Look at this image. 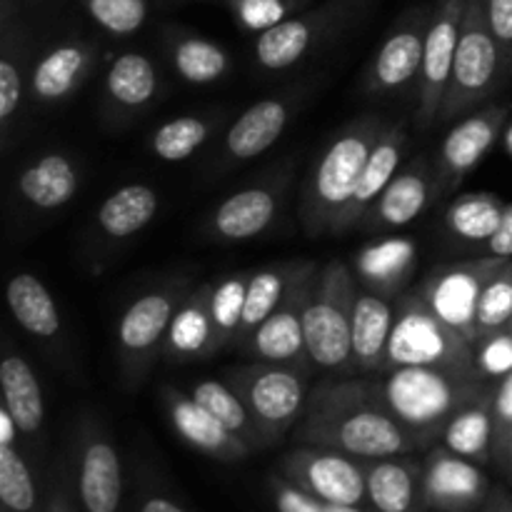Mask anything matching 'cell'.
<instances>
[{"instance_id":"cell-47","label":"cell","mask_w":512,"mask_h":512,"mask_svg":"<svg viewBox=\"0 0 512 512\" xmlns=\"http://www.w3.org/2000/svg\"><path fill=\"white\" fill-rule=\"evenodd\" d=\"M490 405H493L495 425L493 455L503 458L505 448H508L512 438V373L493 385V390H490Z\"/></svg>"},{"instance_id":"cell-3","label":"cell","mask_w":512,"mask_h":512,"mask_svg":"<svg viewBox=\"0 0 512 512\" xmlns=\"http://www.w3.org/2000/svg\"><path fill=\"white\" fill-rule=\"evenodd\" d=\"M390 120L380 113H365L350 120L320 150L300 195V225L308 235H333L340 215L355 195L373 145Z\"/></svg>"},{"instance_id":"cell-38","label":"cell","mask_w":512,"mask_h":512,"mask_svg":"<svg viewBox=\"0 0 512 512\" xmlns=\"http://www.w3.org/2000/svg\"><path fill=\"white\" fill-rule=\"evenodd\" d=\"M225 120V113H188L180 118L168 120L160 128L153 130L150 135V150L155 158L165 160V163H180L188 160L195 150L203 148L220 128Z\"/></svg>"},{"instance_id":"cell-4","label":"cell","mask_w":512,"mask_h":512,"mask_svg":"<svg viewBox=\"0 0 512 512\" xmlns=\"http://www.w3.org/2000/svg\"><path fill=\"white\" fill-rule=\"evenodd\" d=\"M510 75L512 60L490 30L485 3L468 0L458 53H455L453 73H450L438 123L460 120L463 115L488 105V100L508 83Z\"/></svg>"},{"instance_id":"cell-25","label":"cell","mask_w":512,"mask_h":512,"mask_svg":"<svg viewBox=\"0 0 512 512\" xmlns=\"http://www.w3.org/2000/svg\"><path fill=\"white\" fill-rule=\"evenodd\" d=\"M418 268V243L410 238H380L353 255V273L363 288L398 300Z\"/></svg>"},{"instance_id":"cell-29","label":"cell","mask_w":512,"mask_h":512,"mask_svg":"<svg viewBox=\"0 0 512 512\" xmlns=\"http://www.w3.org/2000/svg\"><path fill=\"white\" fill-rule=\"evenodd\" d=\"M210 293H213V283L200 285L190 290V295L178 308L163 350L168 363H195V360L213 358L218 353L213 315H210Z\"/></svg>"},{"instance_id":"cell-20","label":"cell","mask_w":512,"mask_h":512,"mask_svg":"<svg viewBox=\"0 0 512 512\" xmlns=\"http://www.w3.org/2000/svg\"><path fill=\"white\" fill-rule=\"evenodd\" d=\"M160 398H163V405L168 410V418L173 423L175 433L185 443L193 445L195 450H200V453L225 460V463H233V460H240L253 453V448L245 440L230 433L190 393H183V390L173 388V385H163L160 388Z\"/></svg>"},{"instance_id":"cell-27","label":"cell","mask_w":512,"mask_h":512,"mask_svg":"<svg viewBox=\"0 0 512 512\" xmlns=\"http://www.w3.org/2000/svg\"><path fill=\"white\" fill-rule=\"evenodd\" d=\"M393 320L395 300L383 298L358 283V293L353 300V328H350L355 375L373 378V375L383 373Z\"/></svg>"},{"instance_id":"cell-22","label":"cell","mask_w":512,"mask_h":512,"mask_svg":"<svg viewBox=\"0 0 512 512\" xmlns=\"http://www.w3.org/2000/svg\"><path fill=\"white\" fill-rule=\"evenodd\" d=\"M95 60L98 48L90 40H63L45 50L30 70V103L58 105L68 100L88 80Z\"/></svg>"},{"instance_id":"cell-55","label":"cell","mask_w":512,"mask_h":512,"mask_svg":"<svg viewBox=\"0 0 512 512\" xmlns=\"http://www.w3.org/2000/svg\"><path fill=\"white\" fill-rule=\"evenodd\" d=\"M28 3H38V0H28Z\"/></svg>"},{"instance_id":"cell-5","label":"cell","mask_w":512,"mask_h":512,"mask_svg":"<svg viewBox=\"0 0 512 512\" xmlns=\"http://www.w3.org/2000/svg\"><path fill=\"white\" fill-rule=\"evenodd\" d=\"M358 293V278L340 260H330L320 268L305 308V340L315 373L335 378L353 375V300Z\"/></svg>"},{"instance_id":"cell-6","label":"cell","mask_w":512,"mask_h":512,"mask_svg":"<svg viewBox=\"0 0 512 512\" xmlns=\"http://www.w3.org/2000/svg\"><path fill=\"white\" fill-rule=\"evenodd\" d=\"M370 0H328L255 35L253 65L260 73H288L348 33Z\"/></svg>"},{"instance_id":"cell-45","label":"cell","mask_w":512,"mask_h":512,"mask_svg":"<svg viewBox=\"0 0 512 512\" xmlns=\"http://www.w3.org/2000/svg\"><path fill=\"white\" fill-rule=\"evenodd\" d=\"M473 370L480 380L495 385L512 373V330L480 335L473 343Z\"/></svg>"},{"instance_id":"cell-14","label":"cell","mask_w":512,"mask_h":512,"mask_svg":"<svg viewBox=\"0 0 512 512\" xmlns=\"http://www.w3.org/2000/svg\"><path fill=\"white\" fill-rule=\"evenodd\" d=\"M283 478L325 503L360 505L368 500V473L365 460L340 450L305 445L283 460Z\"/></svg>"},{"instance_id":"cell-10","label":"cell","mask_w":512,"mask_h":512,"mask_svg":"<svg viewBox=\"0 0 512 512\" xmlns=\"http://www.w3.org/2000/svg\"><path fill=\"white\" fill-rule=\"evenodd\" d=\"M430 10L433 5H415L390 25L365 70V90L370 98H405L410 90L418 93Z\"/></svg>"},{"instance_id":"cell-44","label":"cell","mask_w":512,"mask_h":512,"mask_svg":"<svg viewBox=\"0 0 512 512\" xmlns=\"http://www.w3.org/2000/svg\"><path fill=\"white\" fill-rule=\"evenodd\" d=\"M90 18L110 35H133L150 15L148 0H80Z\"/></svg>"},{"instance_id":"cell-13","label":"cell","mask_w":512,"mask_h":512,"mask_svg":"<svg viewBox=\"0 0 512 512\" xmlns=\"http://www.w3.org/2000/svg\"><path fill=\"white\" fill-rule=\"evenodd\" d=\"M320 265L315 263L298 283L290 288L283 303L260 323V328L240 345V353L250 360L275 365H295V368L313 370L305 340V308H308L310 293H313L315 278Z\"/></svg>"},{"instance_id":"cell-1","label":"cell","mask_w":512,"mask_h":512,"mask_svg":"<svg viewBox=\"0 0 512 512\" xmlns=\"http://www.w3.org/2000/svg\"><path fill=\"white\" fill-rule=\"evenodd\" d=\"M305 445L340 450L358 460H380L418 450V440L390 415L370 378L328 375L310 388L298 428Z\"/></svg>"},{"instance_id":"cell-17","label":"cell","mask_w":512,"mask_h":512,"mask_svg":"<svg viewBox=\"0 0 512 512\" xmlns=\"http://www.w3.org/2000/svg\"><path fill=\"white\" fill-rule=\"evenodd\" d=\"M288 185L290 165H283L270 178L235 190L210 213L205 233L220 243H243V240L260 238L278 220Z\"/></svg>"},{"instance_id":"cell-52","label":"cell","mask_w":512,"mask_h":512,"mask_svg":"<svg viewBox=\"0 0 512 512\" xmlns=\"http://www.w3.org/2000/svg\"><path fill=\"white\" fill-rule=\"evenodd\" d=\"M488 512H512L508 508V500L503 498V493H495L488 503Z\"/></svg>"},{"instance_id":"cell-48","label":"cell","mask_w":512,"mask_h":512,"mask_svg":"<svg viewBox=\"0 0 512 512\" xmlns=\"http://www.w3.org/2000/svg\"><path fill=\"white\" fill-rule=\"evenodd\" d=\"M483 3L485 18H488L495 40L503 45V50L512 60V0H483Z\"/></svg>"},{"instance_id":"cell-46","label":"cell","mask_w":512,"mask_h":512,"mask_svg":"<svg viewBox=\"0 0 512 512\" xmlns=\"http://www.w3.org/2000/svg\"><path fill=\"white\" fill-rule=\"evenodd\" d=\"M273 498L278 512H365L358 505H338V503H325V500L313 498L310 493L300 490L283 475L273 480Z\"/></svg>"},{"instance_id":"cell-21","label":"cell","mask_w":512,"mask_h":512,"mask_svg":"<svg viewBox=\"0 0 512 512\" xmlns=\"http://www.w3.org/2000/svg\"><path fill=\"white\" fill-rule=\"evenodd\" d=\"M425 505L445 512L473 510L488 498V478L480 473L478 463L435 448L423 468Z\"/></svg>"},{"instance_id":"cell-23","label":"cell","mask_w":512,"mask_h":512,"mask_svg":"<svg viewBox=\"0 0 512 512\" xmlns=\"http://www.w3.org/2000/svg\"><path fill=\"white\" fill-rule=\"evenodd\" d=\"M105 113L113 125L133 123L158 100L160 75L143 53H120L108 65L103 83Z\"/></svg>"},{"instance_id":"cell-12","label":"cell","mask_w":512,"mask_h":512,"mask_svg":"<svg viewBox=\"0 0 512 512\" xmlns=\"http://www.w3.org/2000/svg\"><path fill=\"white\" fill-rule=\"evenodd\" d=\"M505 263L508 260L483 255V258L465 260V263L445 265V268L433 270L415 290L443 323H448L465 340L475 343V338H478L475 313H478L480 295H483L488 280Z\"/></svg>"},{"instance_id":"cell-26","label":"cell","mask_w":512,"mask_h":512,"mask_svg":"<svg viewBox=\"0 0 512 512\" xmlns=\"http://www.w3.org/2000/svg\"><path fill=\"white\" fill-rule=\"evenodd\" d=\"M0 138L8 148L13 138L15 120L30 90L28 68V38L20 23L13 20V0H3V18H0Z\"/></svg>"},{"instance_id":"cell-34","label":"cell","mask_w":512,"mask_h":512,"mask_svg":"<svg viewBox=\"0 0 512 512\" xmlns=\"http://www.w3.org/2000/svg\"><path fill=\"white\" fill-rule=\"evenodd\" d=\"M490 390L480 398L465 403L443 430V448L460 455V458L473 460V463H485L493 455L495 425Z\"/></svg>"},{"instance_id":"cell-50","label":"cell","mask_w":512,"mask_h":512,"mask_svg":"<svg viewBox=\"0 0 512 512\" xmlns=\"http://www.w3.org/2000/svg\"><path fill=\"white\" fill-rule=\"evenodd\" d=\"M18 423L13 420V415L8 413V408H0V445H15V435H18Z\"/></svg>"},{"instance_id":"cell-41","label":"cell","mask_w":512,"mask_h":512,"mask_svg":"<svg viewBox=\"0 0 512 512\" xmlns=\"http://www.w3.org/2000/svg\"><path fill=\"white\" fill-rule=\"evenodd\" d=\"M233 15L235 25L245 33H265L283 20L303 13L310 0H218Z\"/></svg>"},{"instance_id":"cell-42","label":"cell","mask_w":512,"mask_h":512,"mask_svg":"<svg viewBox=\"0 0 512 512\" xmlns=\"http://www.w3.org/2000/svg\"><path fill=\"white\" fill-rule=\"evenodd\" d=\"M0 500L8 512H33L38 503L33 475L15 445H0Z\"/></svg>"},{"instance_id":"cell-51","label":"cell","mask_w":512,"mask_h":512,"mask_svg":"<svg viewBox=\"0 0 512 512\" xmlns=\"http://www.w3.org/2000/svg\"><path fill=\"white\" fill-rule=\"evenodd\" d=\"M140 512H185V510L168 498H148Z\"/></svg>"},{"instance_id":"cell-43","label":"cell","mask_w":512,"mask_h":512,"mask_svg":"<svg viewBox=\"0 0 512 512\" xmlns=\"http://www.w3.org/2000/svg\"><path fill=\"white\" fill-rule=\"evenodd\" d=\"M512 323V260L503 265L485 285L475 313V333L488 335L510 328ZM475 338V340H478Z\"/></svg>"},{"instance_id":"cell-24","label":"cell","mask_w":512,"mask_h":512,"mask_svg":"<svg viewBox=\"0 0 512 512\" xmlns=\"http://www.w3.org/2000/svg\"><path fill=\"white\" fill-rule=\"evenodd\" d=\"M405 150H408V123L405 120H390V125L383 130L378 143L373 145V153H370L363 175H360L358 190H355L348 208L340 215L333 235H343L348 230L358 228L365 213L373 208V203L383 195L390 180L395 178V173L403 168Z\"/></svg>"},{"instance_id":"cell-7","label":"cell","mask_w":512,"mask_h":512,"mask_svg":"<svg viewBox=\"0 0 512 512\" xmlns=\"http://www.w3.org/2000/svg\"><path fill=\"white\" fill-rule=\"evenodd\" d=\"M408 365L473 370V343L443 323L418 290L395 300V320L383 370Z\"/></svg>"},{"instance_id":"cell-53","label":"cell","mask_w":512,"mask_h":512,"mask_svg":"<svg viewBox=\"0 0 512 512\" xmlns=\"http://www.w3.org/2000/svg\"><path fill=\"white\" fill-rule=\"evenodd\" d=\"M505 150H508L510 153V158H512V115H510V120H508V125H505Z\"/></svg>"},{"instance_id":"cell-39","label":"cell","mask_w":512,"mask_h":512,"mask_svg":"<svg viewBox=\"0 0 512 512\" xmlns=\"http://www.w3.org/2000/svg\"><path fill=\"white\" fill-rule=\"evenodd\" d=\"M190 395H193V398L198 400V403L203 405L208 413H213L215 418H218L220 423L230 430V433L238 435L240 440H245V443H248L253 450L265 448V445H268L265 435L260 433L258 423H255L253 415H250L245 400L240 398V395L235 393V390L230 388L223 378L220 380H210V378L198 380V383H193Z\"/></svg>"},{"instance_id":"cell-11","label":"cell","mask_w":512,"mask_h":512,"mask_svg":"<svg viewBox=\"0 0 512 512\" xmlns=\"http://www.w3.org/2000/svg\"><path fill=\"white\" fill-rule=\"evenodd\" d=\"M465 8H468V0H435L430 10L423 68H420L418 93H415V128L420 133H428L440 120L455 53H458Z\"/></svg>"},{"instance_id":"cell-15","label":"cell","mask_w":512,"mask_h":512,"mask_svg":"<svg viewBox=\"0 0 512 512\" xmlns=\"http://www.w3.org/2000/svg\"><path fill=\"white\" fill-rule=\"evenodd\" d=\"M510 115V103H490L463 115L455 123V128L445 135L443 145L435 155L440 195H453L463 185V180L473 173L475 165L483 163L485 155L505 133Z\"/></svg>"},{"instance_id":"cell-19","label":"cell","mask_w":512,"mask_h":512,"mask_svg":"<svg viewBox=\"0 0 512 512\" xmlns=\"http://www.w3.org/2000/svg\"><path fill=\"white\" fill-rule=\"evenodd\" d=\"M78 440V488L85 512H118L123 493L118 450L95 420H85Z\"/></svg>"},{"instance_id":"cell-31","label":"cell","mask_w":512,"mask_h":512,"mask_svg":"<svg viewBox=\"0 0 512 512\" xmlns=\"http://www.w3.org/2000/svg\"><path fill=\"white\" fill-rule=\"evenodd\" d=\"M163 43L175 75L185 83L213 85L230 73L228 50L195 30L168 25Z\"/></svg>"},{"instance_id":"cell-36","label":"cell","mask_w":512,"mask_h":512,"mask_svg":"<svg viewBox=\"0 0 512 512\" xmlns=\"http://www.w3.org/2000/svg\"><path fill=\"white\" fill-rule=\"evenodd\" d=\"M160 198L150 185L130 183L115 190L98 210V228L110 240H125L140 233L158 215Z\"/></svg>"},{"instance_id":"cell-33","label":"cell","mask_w":512,"mask_h":512,"mask_svg":"<svg viewBox=\"0 0 512 512\" xmlns=\"http://www.w3.org/2000/svg\"><path fill=\"white\" fill-rule=\"evenodd\" d=\"M0 390L3 405L18 423L20 433L38 435L45 423V400L28 360L15 353L0 360Z\"/></svg>"},{"instance_id":"cell-35","label":"cell","mask_w":512,"mask_h":512,"mask_svg":"<svg viewBox=\"0 0 512 512\" xmlns=\"http://www.w3.org/2000/svg\"><path fill=\"white\" fill-rule=\"evenodd\" d=\"M8 308L13 313L15 323L28 330L38 340H53L60 333V310L55 305L50 290L40 283L35 275L18 273L10 278L8 290Z\"/></svg>"},{"instance_id":"cell-37","label":"cell","mask_w":512,"mask_h":512,"mask_svg":"<svg viewBox=\"0 0 512 512\" xmlns=\"http://www.w3.org/2000/svg\"><path fill=\"white\" fill-rule=\"evenodd\" d=\"M505 205L495 193H463L445 210V228L460 243H488L503 220Z\"/></svg>"},{"instance_id":"cell-8","label":"cell","mask_w":512,"mask_h":512,"mask_svg":"<svg viewBox=\"0 0 512 512\" xmlns=\"http://www.w3.org/2000/svg\"><path fill=\"white\" fill-rule=\"evenodd\" d=\"M310 373L295 365L250 360L225 370L223 380L245 400L265 440L275 443L298 420H303L310 398Z\"/></svg>"},{"instance_id":"cell-16","label":"cell","mask_w":512,"mask_h":512,"mask_svg":"<svg viewBox=\"0 0 512 512\" xmlns=\"http://www.w3.org/2000/svg\"><path fill=\"white\" fill-rule=\"evenodd\" d=\"M305 98H308V90L300 88L258 100L248 110H243L233 120V125L225 130L223 143H220L218 153L213 158L215 173H223V170H230L235 165L248 163V160L263 155L285 133L295 113L303 108Z\"/></svg>"},{"instance_id":"cell-40","label":"cell","mask_w":512,"mask_h":512,"mask_svg":"<svg viewBox=\"0 0 512 512\" xmlns=\"http://www.w3.org/2000/svg\"><path fill=\"white\" fill-rule=\"evenodd\" d=\"M250 275H253L250 270H240V273H230L213 283V293H210V315H213L218 353L223 348H230V345L235 348V343H238L240 325H243L245 298H248Z\"/></svg>"},{"instance_id":"cell-18","label":"cell","mask_w":512,"mask_h":512,"mask_svg":"<svg viewBox=\"0 0 512 512\" xmlns=\"http://www.w3.org/2000/svg\"><path fill=\"white\" fill-rule=\"evenodd\" d=\"M438 170L435 158L428 153L418 155L395 173L373 208L365 213L358 228L365 233H390L413 223L433 200H438Z\"/></svg>"},{"instance_id":"cell-2","label":"cell","mask_w":512,"mask_h":512,"mask_svg":"<svg viewBox=\"0 0 512 512\" xmlns=\"http://www.w3.org/2000/svg\"><path fill=\"white\" fill-rule=\"evenodd\" d=\"M370 380L390 415L418 440L420 448L443 438L450 418L465 403L493 388L473 370L428 368V365L390 368Z\"/></svg>"},{"instance_id":"cell-9","label":"cell","mask_w":512,"mask_h":512,"mask_svg":"<svg viewBox=\"0 0 512 512\" xmlns=\"http://www.w3.org/2000/svg\"><path fill=\"white\" fill-rule=\"evenodd\" d=\"M190 290L193 288L185 278L168 280V283L138 295L123 310L118 328H115V350H118V363L128 385L140 383L150 365L163 355L170 323Z\"/></svg>"},{"instance_id":"cell-32","label":"cell","mask_w":512,"mask_h":512,"mask_svg":"<svg viewBox=\"0 0 512 512\" xmlns=\"http://www.w3.org/2000/svg\"><path fill=\"white\" fill-rule=\"evenodd\" d=\"M313 265V260H283V263H273L265 265V268L260 270H253L248 285V298H245L243 325H240V335L235 348H240V345L260 328V323L283 303L285 295L290 293V288H293Z\"/></svg>"},{"instance_id":"cell-54","label":"cell","mask_w":512,"mask_h":512,"mask_svg":"<svg viewBox=\"0 0 512 512\" xmlns=\"http://www.w3.org/2000/svg\"><path fill=\"white\" fill-rule=\"evenodd\" d=\"M503 460H505V463L510 465V470H512V438H510L508 448H505V453H503Z\"/></svg>"},{"instance_id":"cell-30","label":"cell","mask_w":512,"mask_h":512,"mask_svg":"<svg viewBox=\"0 0 512 512\" xmlns=\"http://www.w3.org/2000/svg\"><path fill=\"white\" fill-rule=\"evenodd\" d=\"M368 500L378 512H420L425 505L423 470L405 455L365 460Z\"/></svg>"},{"instance_id":"cell-28","label":"cell","mask_w":512,"mask_h":512,"mask_svg":"<svg viewBox=\"0 0 512 512\" xmlns=\"http://www.w3.org/2000/svg\"><path fill=\"white\" fill-rule=\"evenodd\" d=\"M80 188L78 160L68 153H45L15 178V193L35 213L65 208Z\"/></svg>"},{"instance_id":"cell-56","label":"cell","mask_w":512,"mask_h":512,"mask_svg":"<svg viewBox=\"0 0 512 512\" xmlns=\"http://www.w3.org/2000/svg\"><path fill=\"white\" fill-rule=\"evenodd\" d=\"M510 330H512V323H510Z\"/></svg>"},{"instance_id":"cell-49","label":"cell","mask_w":512,"mask_h":512,"mask_svg":"<svg viewBox=\"0 0 512 512\" xmlns=\"http://www.w3.org/2000/svg\"><path fill=\"white\" fill-rule=\"evenodd\" d=\"M485 255H488V258L512 260V203L505 205V213L498 230H495L493 238L485 243Z\"/></svg>"}]
</instances>
